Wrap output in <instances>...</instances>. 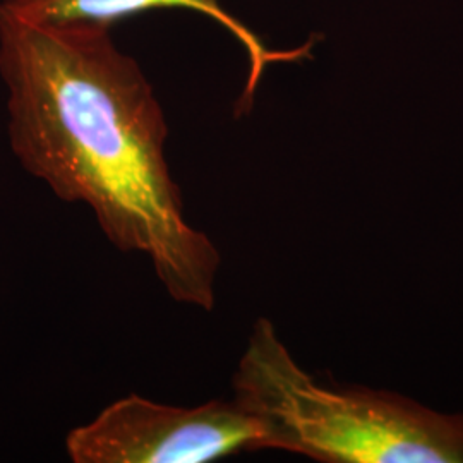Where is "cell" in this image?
<instances>
[{"label":"cell","mask_w":463,"mask_h":463,"mask_svg":"<svg viewBox=\"0 0 463 463\" xmlns=\"http://www.w3.org/2000/svg\"><path fill=\"white\" fill-rule=\"evenodd\" d=\"M0 74L19 164L84 203L122 252L146 254L166 294L213 311L220 252L184 215L164 110L107 26L43 28L0 13Z\"/></svg>","instance_id":"cell-1"},{"label":"cell","mask_w":463,"mask_h":463,"mask_svg":"<svg viewBox=\"0 0 463 463\" xmlns=\"http://www.w3.org/2000/svg\"><path fill=\"white\" fill-rule=\"evenodd\" d=\"M233 400L256 417L265 449L323 463H463V414L363 386H330L304 371L260 317L233 374Z\"/></svg>","instance_id":"cell-2"},{"label":"cell","mask_w":463,"mask_h":463,"mask_svg":"<svg viewBox=\"0 0 463 463\" xmlns=\"http://www.w3.org/2000/svg\"><path fill=\"white\" fill-rule=\"evenodd\" d=\"M66 449L74 463H208L265 449V432L235 400L174 407L133 393L71 430Z\"/></svg>","instance_id":"cell-3"},{"label":"cell","mask_w":463,"mask_h":463,"mask_svg":"<svg viewBox=\"0 0 463 463\" xmlns=\"http://www.w3.org/2000/svg\"><path fill=\"white\" fill-rule=\"evenodd\" d=\"M155 7H183L215 19L248 52L249 78L241 105H250L260 80L271 62L298 61L309 55V45L298 50H269L265 43L229 14L218 0H4L0 13L43 28L110 26L120 17L134 16Z\"/></svg>","instance_id":"cell-4"}]
</instances>
